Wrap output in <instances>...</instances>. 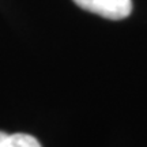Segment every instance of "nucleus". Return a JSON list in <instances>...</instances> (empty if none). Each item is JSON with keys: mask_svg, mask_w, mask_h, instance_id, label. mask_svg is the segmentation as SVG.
I'll list each match as a JSON object with an SVG mask.
<instances>
[{"mask_svg": "<svg viewBox=\"0 0 147 147\" xmlns=\"http://www.w3.org/2000/svg\"><path fill=\"white\" fill-rule=\"evenodd\" d=\"M72 1L83 10L112 21L124 19L132 11V0H72Z\"/></svg>", "mask_w": 147, "mask_h": 147, "instance_id": "obj_1", "label": "nucleus"}, {"mask_svg": "<svg viewBox=\"0 0 147 147\" xmlns=\"http://www.w3.org/2000/svg\"><path fill=\"white\" fill-rule=\"evenodd\" d=\"M0 147H42L41 143L34 136L27 134H12L7 135L0 140Z\"/></svg>", "mask_w": 147, "mask_h": 147, "instance_id": "obj_2", "label": "nucleus"}, {"mask_svg": "<svg viewBox=\"0 0 147 147\" xmlns=\"http://www.w3.org/2000/svg\"><path fill=\"white\" fill-rule=\"evenodd\" d=\"M4 135H5L4 132H1V131H0V140H1V139H3V138H4Z\"/></svg>", "mask_w": 147, "mask_h": 147, "instance_id": "obj_3", "label": "nucleus"}]
</instances>
